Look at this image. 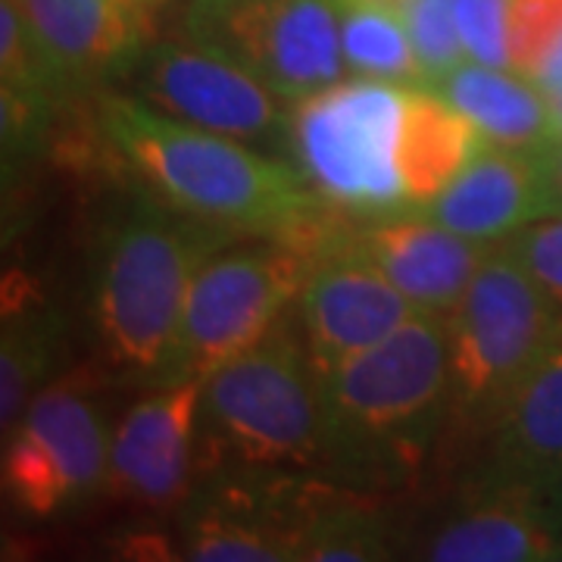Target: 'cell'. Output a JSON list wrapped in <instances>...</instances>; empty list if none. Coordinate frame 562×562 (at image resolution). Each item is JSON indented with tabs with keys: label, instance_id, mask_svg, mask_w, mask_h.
<instances>
[{
	"label": "cell",
	"instance_id": "cell-1",
	"mask_svg": "<svg viewBox=\"0 0 562 562\" xmlns=\"http://www.w3.org/2000/svg\"><path fill=\"white\" fill-rule=\"evenodd\" d=\"M110 150L162 203L225 235L294 238L319 228L316 194L288 162L166 116L140 98L101 103Z\"/></svg>",
	"mask_w": 562,
	"mask_h": 562
},
{
	"label": "cell",
	"instance_id": "cell-2",
	"mask_svg": "<svg viewBox=\"0 0 562 562\" xmlns=\"http://www.w3.org/2000/svg\"><path fill=\"white\" fill-rule=\"evenodd\" d=\"M225 238L154 194L125 203L103 232L94 276L103 357L128 375L166 382L191 281Z\"/></svg>",
	"mask_w": 562,
	"mask_h": 562
},
{
	"label": "cell",
	"instance_id": "cell-3",
	"mask_svg": "<svg viewBox=\"0 0 562 562\" xmlns=\"http://www.w3.org/2000/svg\"><path fill=\"white\" fill-rule=\"evenodd\" d=\"M325 465L322 379L297 328L279 322L201 387L198 469L222 475Z\"/></svg>",
	"mask_w": 562,
	"mask_h": 562
},
{
	"label": "cell",
	"instance_id": "cell-4",
	"mask_svg": "<svg viewBox=\"0 0 562 562\" xmlns=\"http://www.w3.org/2000/svg\"><path fill=\"white\" fill-rule=\"evenodd\" d=\"M325 462L350 472L413 462L447 425V319L416 313L322 375Z\"/></svg>",
	"mask_w": 562,
	"mask_h": 562
},
{
	"label": "cell",
	"instance_id": "cell-5",
	"mask_svg": "<svg viewBox=\"0 0 562 562\" xmlns=\"http://www.w3.org/2000/svg\"><path fill=\"white\" fill-rule=\"evenodd\" d=\"M447 319V425L487 428L560 341L562 310L506 247L487 254Z\"/></svg>",
	"mask_w": 562,
	"mask_h": 562
},
{
	"label": "cell",
	"instance_id": "cell-6",
	"mask_svg": "<svg viewBox=\"0 0 562 562\" xmlns=\"http://www.w3.org/2000/svg\"><path fill=\"white\" fill-rule=\"evenodd\" d=\"M403 98V85L357 76L294 101L284 135L322 203L366 220L409 210L397 169Z\"/></svg>",
	"mask_w": 562,
	"mask_h": 562
},
{
	"label": "cell",
	"instance_id": "cell-7",
	"mask_svg": "<svg viewBox=\"0 0 562 562\" xmlns=\"http://www.w3.org/2000/svg\"><path fill=\"white\" fill-rule=\"evenodd\" d=\"M316 254L291 238L220 247L191 281L166 382H206L260 344L297 303Z\"/></svg>",
	"mask_w": 562,
	"mask_h": 562
},
{
	"label": "cell",
	"instance_id": "cell-8",
	"mask_svg": "<svg viewBox=\"0 0 562 562\" xmlns=\"http://www.w3.org/2000/svg\"><path fill=\"white\" fill-rule=\"evenodd\" d=\"M110 431L85 375L47 384L3 443V491L32 516H60L106 491Z\"/></svg>",
	"mask_w": 562,
	"mask_h": 562
},
{
	"label": "cell",
	"instance_id": "cell-9",
	"mask_svg": "<svg viewBox=\"0 0 562 562\" xmlns=\"http://www.w3.org/2000/svg\"><path fill=\"white\" fill-rule=\"evenodd\" d=\"M188 38L241 63L291 103L350 72L331 0H194Z\"/></svg>",
	"mask_w": 562,
	"mask_h": 562
},
{
	"label": "cell",
	"instance_id": "cell-10",
	"mask_svg": "<svg viewBox=\"0 0 562 562\" xmlns=\"http://www.w3.org/2000/svg\"><path fill=\"white\" fill-rule=\"evenodd\" d=\"M140 101L225 138L262 140L288 128L281 98L250 69L198 41L157 44L132 63Z\"/></svg>",
	"mask_w": 562,
	"mask_h": 562
},
{
	"label": "cell",
	"instance_id": "cell-11",
	"mask_svg": "<svg viewBox=\"0 0 562 562\" xmlns=\"http://www.w3.org/2000/svg\"><path fill=\"white\" fill-rule=\"evenodd\" d=\"M416 310L394 288L357 238L335 235L322 244L297 297V331L316 372L328 375L341 362L394 335Z\"/></svg>",
	"mask_w": 562,
	"mask_h": 562
},
{
	"label": "cell",
	"instance_id": "cell-12",
	"mask_svg": "<svg viewBox=\"0 0 562 562\" xmlns=\"http://www.w3.org/2000/svg\"><path fill=\"white\" fill-rule=\"evenodd\" d=\"M201 387L203 382L160 384L122 416L110 438V494L140 509H166L188 497L198 469Z\"/></svg>",
	"mask_w": 562,
	"mask_h": 562
},
{
	"label": "cell",
	"instance_id": "cell-13",
	"mask_svg": "<svg viewBox=\"0 0 562 562\" xmlns=\"http://www.w3.org/2000/svg\"><path fill=\"white\" fill-rule=\"evenodd\" d=\"M560 210L541 150L484 144L422 213L462 238L494 244Z\"/></svg>",
	"mask_w": 562,
	"mask_h": 562
},
{
	"label": "cell",
	"instance_id": "cell-14",
	"mask_svg": "<svg viewBox=\"0 0 562 562\" xmlns=\"http://www.w3.org/2000/svg\"><path fill=\"white\" fill-rule=\"evenodd\" d=\"M394 288L422 313L447 316L494 247L462 238L431 216H379L353 235Z\"/></svg>",
	"mask_w": 562,
	"mask_h": 562
},
{
	"label": "cell",
	"instance_id": "cell-15",
	"mask_svg": "<svg viewBox=\"0 0 562 562\" xmlns=\"http://www.w3.org/2000/svg\"><path fill=\"white\" fill-rule=\"evenodd\" d=\"M288 484L238 487L228 484L191 503L184 516L181 557L198 562L297 560L303 522L313 503L284 497Z\"/></svg>",
	"mask_w": 562,
	"mask_h": 562
},
{
	"label": "cell",
	"instance_id": "cell-16",
	"mask_svg": "<svg viewBox=\"0 0 562 562\" xmlns=\"http://www.w3.org/2000/svg\"><path fill=\"white\" fill-rule=\"evenodd\" d=\"M60 88H88L138 60L140 16L120 0H16Z\"/></svg>",
	"mask_w": 562,
	"mask_h": 562
},
{
	"label": "cell",
	"instance_id": "cell-17",
	"mask_svg": "<svg viewBox=\"0 0 562 562\" xmlns=\"http://www.w3.org/2000/svg\"><path fill=\"white\" fill-rule=\"evenodd\" d=\"M538 487L503 482L501 494L462 509L422 543L435 562H535L562 557V541L547 509L531 501Z\"/></svg>",
	"mask_w": 562,
	"mask_h": 562
},
{
	"label": "cell",
	"instance_id": "cell-18",
	"mask_svg": "<svg viewBox=\"0 0 562 562\" xmlns=\"http://www.w3.org/2000/svg\"><path fill=\"white\" fill-rule=\"evenodd\" d=\"M503 482L543 487L562 475V335L509 397L494 425Z\"/></svg>",
	"mask_w": 562,
	"mask_h": 562
},
{
	"label": "cell",
	"instance_id": "cell-19",
	"mask_svg": "<svg viewBox=\"0 0 562 562\" xmlns=\"http://www.w3.org/2000/svg\"><path fill=\"white\" fill-rule=\"evenodd\" d=\"M441 94L472 122L487 144L543 150L560 135L550 98L538 81L513 69L462 60L450 76L438 81Z\"/></svg>",
	"mask_w": 562,
	"mask_h": 562
},
{
	"label": "cell",
	"instance_id": "cell-20",
	"mask_svg": "<svg viewBox=\"0 0 562 562\" xmlns=\"http://www.w3.org/2000/svg\"><path fill=\"white\" fill-rule=\"evenodd\" d=\"M487 140L438 91L406 88L397 169L409 206L425 210L453 184Z\"/></svg>",
	"mask_w": 562,
	"mask_h": 562
},
{
	"label": "cell",
	"instance_id": "cell-21",
	"mask_svg": "<svg viewBox=\"0 0 562 562\" xmlns=\"http://www.w3.org/2000/svg\"><path fill=\"white\" fill-rule=\"evenodd\" d=\"M60 350V325L38 303H3L0 335V425L3 438L22 419L29 403L47 387Z\"/></svg>",
	"mask_w": 562,
	"mask_h": 562
},
{
	"label": "cell",
	"instance_id": "cell-22",
	"mask_svg": "<svg viewBox=\"0 0 562 562\" xmlns=\"http://www.w3.org/2000/svg\"><path fill=\"white\" fill-rule=\"evenodd\" d=\"M347 69L360 79L425 85V72L401 16L375 7H338Z\"/></svg>",
	"mask_w": 562,
	"mask_h": 562
},
{
	"label": "cell",
	"instance_id": "cell-23",
	"mask_svg": "<svg viewBox=\"0 0 562 562\" xmlns=\"http://www.w3.org/2000/svg\"><path fill=\"white\" fill-rule=\"evenodd\" d=\"M391 528L372 509L350 503H313L303 522L297 560L313 562H372L387 560Z\"/></svg>",
	"mask_w": 562,
	"mask_h": 562
},
{
	"label": "cell",
	"instance_id": "cell-24",
	"mask_svg": "<svg viewBox=\"0 0 562 562\" xmlns=\"http://www.w3.org/2000/svg\"><path fill=\"white\" fill-rule=\"evenodd\" d=\"M403 22L422 63L425 85H438L462 60H469L457 29V0H413Z\"/></svg>",
	"mask_w": 562,
	"mask_h": 562
},
{
	"label": "cell",
	"instance_id": "cell-25",
	"mask_svg": "<svg viewBox=\"0 0 562 562\" xmlns=\"http://www.w3.org/2000/svg\"><path fill=\"white\" fill-rule=\"evenodd\" d=\"M562 38V0H509V69L535 76Z\"/></svg>",
	"mask_w": 562,
	"mask_h": 562
},
{
	"label": "cell",
	"instance_id": "cell-26",
	"mask_svg": "<svg viewBox=\"0 0 562 562\" xmlns=\"http://www.w3.org/2000/svg\"><path fill=\"white\" fill-rule=\"evenodd\" d=\"M503 247L522 262L535 284L562 310V210L519 228Z\"/></svg>",
	"mask_w": 562,
	"mask_h": 562
},
{
	"label": "cell",
	"instance_id": "cell-27",
	"mask_svg": "<svg viewBox=\"0 0 562 562\" xmlns=\"http://www.w3.org/2000/svg\"><path fill=\"white\" fill-rule=\"evenodd\" d=\"M465 57L509 69V0H457Z\"/></svg>",
	"mask_w": 562,
	"mask_h": 562
},
{
	"label": "cell",
	"instance_id": "cell-28",
	"mask_svg": "<svg viewBox=\"0 0 562 562\" xmlns=\"http://www.w3.org/2000/svg\"><path fill=\"white\" fill-rule=\"evenodd\" d=\"M541 154H543V166H547V176H550V184H553L557 201H560L562 206V135H557V138L550 140Z\"/></svg>",
	"mask_w": 562,
	"mask_h": 562
},
{
	"label": "cell",
	"instance_id": "cell-29",
	"mask_svg": "<svg viewBox=\"0 0 562 562\" xmlns=\"http://www.w3.org/2000/svg\"><path fill=\"white\" fill-rule=\"evenodd\" d=\"M335 7H375V10H384V13H394V16H401L406 20V13H409V7H413V0H331Z\"/></svg>",
	"mask_w": 562,
	"mask_h": 562
},
{
	"label": "cell",
	"instance_id": "cell-30",
	"mask_svg": "<svg viewBox=\"0 0 562 562\" xmlns=\"http://www.w3.org/2000/svg\"><path fill=\"white\" fill-rule=\"evenodd\" d=\"M550 110H553V122H557V128H560L562 135V91L560 94H550Z\"/></svg>",
	"mask_w": 562,
	"mask_h": 562
}]
</instances>
